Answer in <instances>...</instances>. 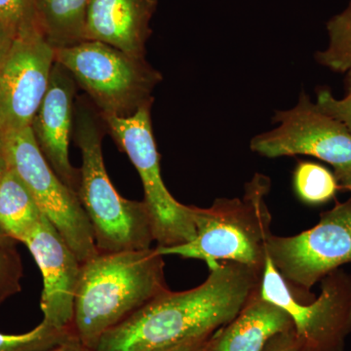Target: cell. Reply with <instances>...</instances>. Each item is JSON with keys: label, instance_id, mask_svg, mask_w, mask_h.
Here are the masks:
<instances>
[{"label": "cell", "instance_id": "14", "mask_svg": "<svg viewBox=\"0 0 351 351\" xmlns=\"http://www.w3.org/2000/svg\"><path fill=\"white\" fill-rule=\"evenodd\" d=\"M156 7L157 0H89L85 40L101 41L132 56L145 58Z\"/></svg>", "mask_w": 351, "mask_h": 351}, {"label": "cell", "instance_id": "24", "mask_svg": "<svg viewBox=\"0 0 351 351\" xmlns=\"http://www.w3.org/2000/svg\"><path fill=\"white\" fill-rule=\"evenodd\" d=\"M298 343L295 330L276 335L267 341L263 351H297Z\"/></svg>", "mask_w": 351, "mask_h": 351}, {"label": "cell", "instance_id": "1", "mask_svg": "<svg viewBox=\"0 0 351 351\" xmlns=\"http://www.w3.org/2000/svg\"><path fill=\"white\" fill-rule=\"evenodd\" d=\"M262 276L240 263H219L197 287L157 295L106 332L93 351H167L213 336L257 294Z\"/></svg>", "mask_w": 351, "mask_h": 351}, {"label": "cell", "instance_id": "31", "mask_svg": "<svg viewBox=\"0 0 351 351\" xmlns=\"http://www.w3.org/2000/svg\"><path fill=\"white\" fill-rule=\"evenodd\" d=\"M346 92L350 91L351 90V66L350 69L346 71Z\"/></svg>", "mask_w": 351, "mask_h": 351}, {"label": "cell", "instance_id": "29", "mask_svg": "<svg viewBox=\"0 0 351 351\" xmlns=\"http://www.w3.org/2000/svg\"><path fill=\"white\" fill-rule=\"evenodd\" d=\"M15 243V240L10 239V237L6 234L5 232L0 228V249L14 246Z\"/></svg>", "mask_w": 351, "mask_h": 351}, {"label": "cell", "instance_id": "15", "mask_svg": "<svg viewBox=\"0 0 351 351\" xmlns=\"http://www.w3.org/2000/svg\"><path fill=\"white\" fill-rule=\"evenodd\" d=\"M292 329L287 311L263 299L258 291L230 323L215 332L205 351H263L270 339Z\"/></svg>", "mask_w": 351, "mask_h": 351}, {"label": "cell", "instance_id": "22", "mask_svg": "<svg viewBox=\"0 0 351 351\" xmlns=\"http://www.w3.org/2000/svg\"><path fill=\"white\" fill-rule=\"evenodd\" d=\"M0 22L16 34L36 25L34 0H0Z\"/></svg>", "mask_w": 351, "mask_h": 351}, {"label": "cell", "instance_id": "2", "mask_svg": "<svg viewBox=\"0 0 351 351\" xmlns=\"http://www.w3.org/2000/svg\"><path fill=\"white\" fill-rule=\"evenodd\" d=\"M164 256L157 248L98 252L82 263L73 330L93 351L101 337L167 290Z\"/></svg>", "mask_w": 351, "mask_h": 351}, {"label": "cell", "instance_id": "32", "mask_svg": "<svg viewBox=\"0 0 351 351\" xmlns=\"http://www.w3.org/2000/svg\"><path fill=\"white\" fill-rule=\"evenodd\" d=\"M3 149H4V140L3 135L0 133V156H3Z\"/></svg>", "mask_w": 351, "mask_h": 351}, {"label": "cell", "instance_id": "17", "mask_svg": "<svg viewBox=\"0 0 351 351\" xmlns=\"http://www.w3.org/2000/svg\"><path fill=\"white\" fill-rule=\"evenodd\" d=\"M43 215L31 191L8 167L0 182V228L10 239L23 243Z\"/></svg>", "mask_w": 351, "mask_h": 351}, {"label": "cell", "instance_id": "12", "mask_svg": "<svg viewBox=\"0 0 351 351\" xmlns=\"http://www.w3.org/2000/svg\"><path fill=\"white\" fill-rule=\"evenodd\" d=\"M23 243L34 256L43 274V321L57 329H73L82 263L45 215Z\"/></svg>", "mask_w": 351, "mask_h": 351}, {"label": "cell", "instance_id": "27", "mask_svg": "<svg viewBox=\"0 0 351 351\" xmlns=\"http://www.w3.org/2000/svg\"><path fill=\"white\" fill-rule=\"evenodd\" d=\"M46 351H92L88 350L84 346L78 341V339H73L71 341H66V343H62L55 346V348H50Z\"/></svg>", "mask_w": 351, "mask_h": 351}, {"label": "cell", "instance_id": "9", "mask_svg": "<svg viewBox=\"0 0 351 351\" xmlns=\"http://www.w3.org/2000/svg\"><path fill=\"white\" fill-rule=\"evenodd\" d=\"M267 255L285 282L302 292L351 263V197L320 215L317 225L293 237L271 234Z\"/></svg>", "mask_w": 351, "mask_h": 351}, {"label": "cell", "instance_id": "3", "mask_svg": "<svg viewBox=\"0 0 351 351\" xmlns=\"http://www.w3.org/2000/svg\"><path fill=\"white\" fill-rule=\"evenodd\" d=\"M76 108L75 138L82 156L77 196L91 225L98 252L152 248L156 240L147 205L144 201L122 197L106 170L100 113L85 101Z\"/></svg>", "mask_w": 351, "mask_h": 351}, {"label": "cell", "instance_id": "23", "mask_svg": "<svg viewBox=\"0 0 351 351\" xmlns=\"http://www.w3.org/2000/svg\"><path fill=\"white\" fill-rule=\"evenodd\" d=\"M315 103L323 112L343 124L351 134V90L345 98L337 99L329 89H321Z\"/></svg>", "mask_w": 351, "mask_h": 351}, {"label": "cell", "instance_id": "4", "mask_svg": "<svg viewBox=\"0 0 351 351\" xmlns=\"http://www.w3.org/2000/svg\"><path fill=\"white\" fill-rule=\"evenodd\" d=\"M270 179L256 173L245 184L241 198H218L209 208L193 207L195 239L161 255H176L206 262L208 267L232 262L263 272L272 216L267 206Z\"/></svg>", "mask_w": 351, "mask_h": 351}, {"label": "cell", "instance_id": "30", "mask_svg": "<svg viewBox=\"0 0 351 351\" xmlns=\"http://www.w3.org/2000/svg\"><path fill=\"white\" fill-rule=\"evenodd\" d=\"M7 170H8V165H7L5 157L0 156V182H1L3 176L5 175Z\"/></svg>", "mask_w": 351, "mask_h": 351}, {"label": "cell", "instance_id": "13", "mask_svg": "<svg viewBox=\"0 0 351 351\" xmlns=\"http://www.w3.org/2000/svg\"><path fill=\"white\" fill-rule=\"evenodd\" d=\"M76 82L61 64L55 63L47 91L32 129L39 149L58 177L77 195L80 169L69 160V142L73 126Z\"/></svg>", "mask_w": 351, "mask_h": 351}, {"label": "cell", "instance_id": "25", "mask_svg": "<svg viewBox=\"0 0 351 351\" xmlns=\"http://www.w3.org/2000/svg\"><path fill=\"white\" fill-rule=\"evenodd\" d=\"M15 36V32L11 31L9 27L0 22V69H1L2 64H4L7 56H8L9 51L12 47Z\"/></svg>", "mask_w": 351, "mask_h": 351}, {"label": "cell", "instance_id": "7", "mask_svg": "<svg viewBox=\"0 0 351 351\" xmlns=\"http://www.w3.org/2000/svg\"><path fill=\"white\" fill-rule=\"evenodd\" d=\"M7 165L31 191L45 216L82 263L98 254L93 232L78 196L46 160L32 127L4 134Z\"/></svg>", "mask_w": 351, "mask_h": 351}, {"label": "cell", "instance_id": "8", "mask_svg": "<svg viewBox=\"0 0 351 351\" xmlns=\"http://www.w3.org/2000/svg\"><path fill=\"white\" fill-rule=\"evenodd\" d=\"M260 294L292 318L297 351H343L351 332V276L337 269L321 280V293L311 304L295 299L267 255Z\"/></svg>", "mask_w": 351, "mask_h": 351}, {"label": "cell", "instance_id": "20", "mask_svg": "<svg viewBox=\"0 0 351 351\" xmlns=\"http://www.w3.org/2000/svg\"><path fill=\"white\" fill-rule=\"evenodd\" d=\"M76 338L73 329H57L43 322L21 335L0 332V351H46Z\"/></svg>", "mask_w": 351, "mask_h": 351}, {"label": "cell", "instance_id": "26", "mask_svg": "<svg viewBox=\"0 0 351 351\" xmlns=\"http://www.w3.org/2000/svg\"><path fill=\"white\" fill-rule=\"evenodd\" d=\"M211 338L212 336L207 337V338L193 339V341H186V343L176 346L172 350L167 351H205Z\"/></svg>", "mask_w": 351, "mask_h": 351}, {"label": "cell", "instance_id": "21", "mask_svg": "<svg viewBox=\"0 0 351 351\" xmlns=\"http://www.w3.org/2000/svg\"><path fill=\"white\" fill-rule=\"evenodd\" d=\"M23 265L15 245L0 249V302L21 290Z\"/></svg>", "mask_w": 351, "mask_h": 351}, {"label": "cell", "instance_id": "10", "mask_svg": "<svg viewBox=\"0 0 351 351\" xmlns=\"http://www.w3.org/2000/svg\"><path fill=\"white\" fill-rule=\"evenodd\" d=\"M272 130L255 136L251 151L267 158L308 156L329 163L335 174L351 169V134L302 92L294 108L276 110Z\"/></svg>", "mask_w": 351, "mask_h": 351}, {"label": "cell", "instance_id": "28", "mask_svg": "<svg viewBox=\"0 0 351 351\" xmlns=\"http://www.w3.org/2000/svg\"><path fill=\"white\" fill-rule=\"evenodd\" d=\"M335 175H336L337 180H338L339 189H345V191L351 193V169Z\"/></svg>", "mask_w": 351, "mask_h": 351}, {"label": "cell", "instance_id": "6", "mask_svg": "<svg viewBox=\"0 0 351 351\" xmlns=\"http://www.w3.org/2000/svg\"><path fill=\"white\" fill-rule=\"evenodd\" d=\"M152 104H145L130 117H101L142 180L157 248H170L195 239L193 207L176 200L161 177L160 154L152 132Z\"/></svg>", "mask_w": 351, "mask_h": 351}, {"label": "cell", "instance_id": "5", "mask_svg": "<svg viewBox=\"0 0 351 351\" xmlns=\"http://www.w3.org/2000/svg\"><path fill=\"white\" fill-rule=\"evenodd\" d=\"M55 63L71 73L101 117H127L154 101L163 76L145 58L132 56L101 41L55 48Z\"/></svg>", "mask_w": 351, "mask_h": 351}, {"label": "cell", "instance_id": "16", "mask_svg": "<svg viewBox=\"0 0 351 351\" xmlns=\"http://www.w3.org/2000/svg\"><path fill=\"white\" fill-rule=\"evenodd\" d=\"M89 0H34L36 25L53 48L85 40Z\"/></svg>", "mask_w": 351, "mask_h": 351}, {"label": "cell", "instance_id": "18", "mask_svg": "<svg viewBox=\"0 0 351 351\" xmlns=\"http://www.w3.org/2000/svg\"><path fill=\"white\" fill-rule=\"evenodd\" d=\"M293 184L298 197L311 205L329 202L339 189L335 173L311 161H301L295 166Z\"/></svg>", "mask_w": 351, "mask_h": 351}, {"label": "cell", "instance_id": "19", "mask_svg": "<svg viewBox=\"0 0 351 351\" xmlns=\"http://www.w3.org/2000/svg\"><path fill=\"white\" fill-rule=\"evenodd\" d=\"M327 32L329 43L326 49L316 53V61L331 71L346 73L351 66V0L327 23Z\"/></svg>", "mask_w": 351, "mask_h": 351}, {"label": "cell", "instance_id": "11", "mask_svg": "<svg viewBox=\"0 0 351 351\" xmlns=\"http://www.w3.org/2000/svg\"><path fill=\"white\" fill-rule=\"evenodd\" d=\"M55 51L38 25L21 29L0 69V133L32 127L49 85Z\"/></svg>", "mask_w": 351, "mask_h": 351}]
</instances>
